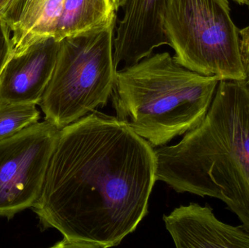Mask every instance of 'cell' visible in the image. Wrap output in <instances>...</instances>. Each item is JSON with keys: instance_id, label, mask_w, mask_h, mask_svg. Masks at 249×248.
<instances>
[{"instance_id": "cell-1", "label": "cell", "mask_w": 249, "mask_h": 248, "mask_svg": "<svg viewBox=\"0 0 249 248\" xmlns=\"http://www.w3.org/2000/svg\"><path fill=\"white\" fill-rule=\"evenodd\" d=\"M155 172L153 147L96 110L60 131L32 208L62 234L53 248L115 247L147 215Z\"/></svg>"}, {"instance_id": "cell-2", "label": "cell", "mask_w": 249, "mask_h": 248, "mask_svg": "<svg viewBox=\"0 0 249 248\" xmlns=\"http://www.w3.org/2000/svg\"><path fill=\"white\" fill-rule=\"evenodd\" d=\"M156 181L219 199L249 232V89L221 80L201 123L177 145L154 149Z\"/></svg>"}, {"instance_id": "cell-3", "label": "cell", "mask_w": 249, "mask_h": 248, "mask_svg": "<svg viewBox=\"0 0 249 248\" xmlns=\"http://www.w3.org/2000/svg\"><path fill=\"white\" fill-rule=\"evenodd\" d=\"M220 81L157 52L118 71L111 98L118 119L161 147L201 123Z\"/></svg>"}, {"instance_id": "cell-4", "label": "cell", "mask_w": 249, "mask_h": 248, "mask_svg": "<svg viewBox=\"0 0 249 248\" xmlns=\"http://www.w3.org/2000/svg\"><path fill=\"white\" fill-rule=\"evenodd\" d=\"M116 19L60 41L56 64L39 103L45 120L61 130L107 104L116 80Z\"/></svg>"}, {"instance_id": "cell-5", "label": "cell", "mask_w": 249, "mask_h": 248, "mask_svg": "<svg viewBox=\"0 0 249 248\" xmlns=\"http://www.w3.org/2000/svg\"><path fill=\"white\" fill-rule=\"evenodd\" d=\"M163 27L183 66L220 80L245 81L241 33L228 0H168Z\"/></svg>"}, {"instance_id": "cell-6", "label": "cell", "mask_w": 249, "mask_h": 248, "mask_svg": "<svg viewBox=\"0 0 249 248\" xmlns=\"http://www.w3.org/2000/svg\"><path fill=\"white\" fill-rule=\"evenodd\" d=\"M60 131L45 119L0 141V216L13 218L39 199Z\"/></svg>"}, {"instance_id": "cell-7", "label": "cell", "mask_w": 249, "mask_h": 248, "mask_svg": "<svg viewBox=\"0 0 249 248\" xmlns=\"http://www.w3.org/2000/svg\"><path fill=\"white\" fill-rule=\"evenodd\" d=\"M60 41L41 38L13 52L0 76V102L39 105L52 77Z\"/></svg>"}, {"instance_id": "cell-8", "label": "cell", "mask_w": 249, "mask_h": 248, "mask_svg": "<svg viewBox=\"0 0 249 248\" xmlns=\"http://www.w3.org/2000/svg\"><path fill=\"white\" fill-rule=\"evenodd\" d=\"M168 0H125L115 30L114 57L117 66L131 65L169 45L163 27Z\"/></svg>"}, {"instance_id": "cell-9", "label": "cell", "mask_w": 249, "mask_h": 248, "mask_svg": "<svg viewBox=\"0 0 249 248\" xmlns=\"http://www.w3.org/2000/svg\"><path fill=\"white\" fill-rule=\"evenodd\" d=\"M163 221L177 248H249V231L219 220L209 205H181Z\"/></svg>"}, {"instance_id": "cell-10", "label": "cell", "mask_w": 249, "mask_h": 248, "mask_svg": "<svg viewBox=\"0 0 249 248\" xmlns=\"http://www.w3.org/2000/svg\"><path fill=\"white\" fill-rule=\"evenodd\" d=\"M116 12L111 0H65L53 36L61 41L105 26L116 19Z\"/></svg>"}, {"instance_id": "cell-11", "label": "cell", "mask_w": 249, "mask_h": 248, "mask_svg": "<svg viewBox=\"0 0 249 248\" xmlns=\"http://www.w3.org/2000/svg\"><path fill=\"white\" fill-rule=\"evenodd\" d=\"M65 0H32L13 31V52H18L41 38L53 36Z\"/></svg>"}, {"instance_id": "cell-12", "label": "cell", "mask_w": 249, "mask_h": 248, "mask_svg": "<svg viewBox=\"0 0 249 248\" xmlns=\"http://www.w3.org/2000/svg\"><path fill=\"white\" fill-rule=\"evenodd\" d=\"M39 116L34 103L0 102V141L39 122Z\"/></svg>"}, {"instance_id": "cell-13", "label": "cell", "mask_w": 249, "mask_h": 248, "mask_svg": "<svg viewBox=\"0 0 249 248\" xmlns=\"http://www.w3.org/2000/svg\"><path fill=\"white\" fill-rule=\"evenodd\" d=\"M32 1V0H9L7 1L1 20L7 23L12 32L17 29Z\"/></svg>"}, {"instance_id": "cell-14", "label": "cell", "mask_w": 249, "mask_h": 248, "mask_svg": "<svg viewBox=\"0 0 249 248\" xmlns=\"http://www.w3.org/2000/svg\"><path fill=\"white\" fill-rule=\"evenodd\" d=\"M12 32L7 23L0 19V76L13 52Z\"/></svg>"}, {"instance_id": "cell-15", "label": "cell", "mask_w": 249, "mask_h": 248, "mask_svg": "<svg viewBox=\"0 0 249 248\" xmlns=\"http://www.w3.org/2000/svg\"><path fill=\"white\" fill-rule=\"evenodd\" d=\"M240 33L241 55L247 77L245 81L249 89V24L244 29H240Z\"/></svg>"}, {"instance_id": "cell-16", "label": "cell", "mask_w": 249, "mask_h": 248, "mask_svg": "<svg viewBox=\"0 0 249 248\" xmlns=\"http://www.w3.org/2000/svg\"><path fill=\"white\" fill-rule=\"evenodd\" d=\"M111 1H112L116 11H118L119 9L122 8L124 2H125V0H111Z\"/></svg>"}, {"instance_id": "cell-17", "label": "cell", "mask_w": 249, "mask_h": 248, "mask_svg": "<svg viewBox=\"0 0 249 248\" xmlns=\"http://www.w3.org/2000/svg\"><path fill=\"white\" fill-rule=\"evenodd\" d=\"M8 1L9 0H0V19H1L4 7H5L6 4H7Z\"/></svg>"}, {"instance_id": "cell-18", "label": "cell", "mask_w": 249, "mask_h": 248, "mask_svg": "<svg viewBox=\"0 0 249 248\" xmlns=\"http://www.w3.org/2000/svg\"><path fill=\"white\" fill-rule=\"evenodd\" d=\"M236 2L239 3L241 4H244V5L248 6L249 7V0H234Z\"/></svg>"}]
</instances>
